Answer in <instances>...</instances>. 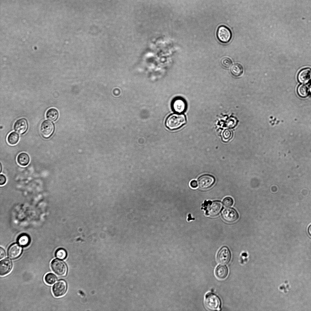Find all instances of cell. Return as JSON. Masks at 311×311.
<instances>
[{"instance_id":"cell-31","label":"cell","mask_w":311,"mask_h":311,"mask_svg":"<svg viewBox=\"0 0 311 311\" xmlns=\"http://www.w3.org/2000/svg\"><path fill=\"white\" fill-rule=\"evenodd\" d=\"M0 258L1 260L3 259L5 256V251L4 249L2 247L0 248Z\"/></svg>"},{"instance_id":"cell-9","label":"cell","mask_w":311,"mask_h":311,"mask_svg":"<svg viewBox=\"0 0 311 311\" xmlns=\"http://www.w3.org/2000/svg\"><path fill=\"white\" fill-rule=\"evenodd\" d=\"M222 216L225 220L229 223L235 221L239 217V215L237 211L231 208L224 210L222 213Z\"/></svg>"},{"instance_id":"cell-10","label":"cell","mask_w":311,"mask_h":311,"mask_svg":"<svg viewBox=\"0 0 311 311\" xmlns=\"http://www.w3.org/2000/svg\"><path fill=\"white\" fill-rule=\"evenodd\" d=\"M223 208V205L220 201H214L207 207L206 214L211 217L216 216L220 213Z\"/></svg>"},{"instance_id":"cell-22","label":"cell","mask_w":311,"mask_h":311,"mask_svg":"<svg viewBox=\"0 0 311 311\" xmlns=\"http://www.w3.org/2000/svg\"><path fill=\"white\" fill-rule=\"evenodd\" d=\"M298 92L299 95L302 97H305L307 96L309 94V87L306 84H302L298 87Z\"/></svg>"},{"instance_id":"cell-6","label":"cell","mask_w":311,"mask_h":311,"mask_svg":"<svg viewBox=\"0 0 311 311\" xmlns=\"http://www.w3.org/2000/svg\"><path fill=\"white\" fill-rule=\"evenodd\" d=\"M231 258V251L228 247L226 246L221 247L217 254V260L221 264H227L228 263Z\"/></svg>"},{"instance_id":"cell-29","label":"cell","mask_w":311,"mask_h":311,"mask_svg":"<svg viewBox=\"0 0 311 311\" xmlns=\"http://www.w3.org/2000/svg\"><path fill=\"white\" fill-rule=\"evenodd\" d=\"M6 182V178L5 176L3 174L0 175V185L1 186L5 184Z\"/></svg>"},{"instance_id":"cell-13","label":"cell","mask_w":311,"mask_h":311,"mask_svg":"<svg viewBox=\"0 0 311 311\" xmlns=\"http://www.w3.org/2000/svg\"><path fill=\"white\" fill-rule=\"evenodd\" d=\"M22 252V248L17 243L11 244L7 250V255L9 258L12 259H15L19 257Z\"/></svg>"},{"instance_id":"cell-14","label":"cell","mask_w":311,"mask_h":311,"mask_svg":"<svg viewBox=\"0 0 311 311\" xmlns=\"http://www.w3.org/2000/svg\"><path fill=\"white\" fill-rule=\"evenodd\" d=\"M12 267V263L11 261L8 258H5L0 261V275L1 276L5 275L10 272Z\"/></svg>"},{"instance_id":"cell-17","label":"cell","mask_w":311,"mask_h":311,"mask_svg":"<svg viewBox=\"0 0 311 311\" xmlns=\"http://www.w3.org/2000/svg\"><path fill=\"white\" fill-rule=\"evenodd\" d=\"M18 164L21 166H26L29 163L30 161L29 156L28 154L25 152L20 153L18 155L16 158Z\"/></svg>"},{"instance_id":"cell-16","label":"cell","mask_w":311,"mask_h":311,"mask_svg":"<svg viewBox=\"0 0 311 311\" xmlns=\"http://www.w3.org/2000/svg\"><path fill=\"white\" fill-rule=\"evenodd\" d=\"M228 270L225 265H219L217 266L215 270V274L217 277L220 279H224L227 276Z\"/></svg>"},{"instance_id":"cell-28","label":"cell","mask_w":311,"mask_h":311,"mask_svg":"<svg viewBox=\"0 0 311 311\" xmlns=\"http://www.w3.org/2000/svg\"><path fill=\"white\" fill-rule=\"evenodd\" d=\"M237 123V121L234 118H231L227 121L226 125L228 128H232L236 126Z\"/></svg>"},{"instance_id":"cell-19","label":"cell","mask_w":311,"mask_h":311,"mask_svg":"<svg viewBox=\"0 0 311 311\" xmlns=\"http://www.w3.org/2000/svg\"><path fill=\"white\" fill-rule=\"evenodd\" d=\"M17 241L18 244L20 246L26 247L29 244L30 242V238L27 234H22L18 237Z\"/></svg>"},{"instance_id":"cell-18","label":"cell","mask_w":311,"mask_h":311,"mask_svg":"<svg viewBox=\"0 0 311 311\" xmlns=\"http://www.w3.org/2000/svg\"><path fill=\"white\" fill-rule=\"evenodd\" d=\"M230 70L232 75L235 77H238L243 73V68L240 64L235 63L231 66Z\"/></svg>"},{"instance_id":"cell-23","label":"cell","mask_w":311,"mask_h":311,"mask_svg":"<svg viewBox=\"0 0 311 311\" xmlns=\"http://www.w3.org/2000/svg\"><path fill=\"white\" fill-rule=\"evenodd\" d=\"M57 278L53 274L49 273L47 274L44 277V280L48 284L51 285L53 284L56 281Z\"/></svg>"},{"instance_id":"cell-2","label":"cell","mask_w":311,"mask_h":311,"mask_svg":"<svg viewBox=\"0 0 311 311\" xmlns=\"http://www.w3.org/2000/svg\"><path fill=\"white\" fill-rule=\"evenodd\" d=\"M205 303L208 309L216 310L220 309L221 302L220 298L217 295L212 292H208L205 296Z\"/></svg>"},{"instance_id":"cell-21","label":"cell","mask_w":311,"mask_h":311,"mask_svg":"<svg viewBox=\"0 0 311 311\" xmlns=\"http://www.w3.org/2000/svg\"><path fill=\"white\" fill-rule=\"evenodd\" d=\"M19 135L15 132L10 133L7 137V142L10 145H16L19 141Z\"/></svg>"},{"instance_id":"cell-32","label":"cell","mask_w":311,"mask_h":311,"mask_svg":"<svg viewBox=\"0 0 311 311\" xmlns=\"http://www.w3.org/2000/svg\"><path fill=\"white\" fill-rule=\"evenodd\" d=\"M308 232L309 234L311 236V225L309 227L308 229Z\"/></svg>"},{"instance_id":"cell-3","label":"cell","mask_w":311,"mask_h":311,"mask_svg":"<svg viewBox=\"0 0 311 311\" xmlns=\"http://www.w3.org/2000/svg\"><path fill=\"white\" fill-rule=\"evenodd\" d=\"M51 267L53 272L60 277H63L67 273V268L66 264L59 259H55L52 261Z\"/></svg>"},{"instance_id":"cell-26","label":"cell","mask_w":311,"mask_h":311,"mask_svg":"<svg viewBox=\"0 0 311 311\" xmlns=\"http://www.w3.org/2000/svg\"><path fill=\"white\" fill-rule=\"evenodd\" d=\"M222 65L224 67L228 68L232 66V61L231 59L227 57L223 58L221 61Z\"/></svg>"},{"instance_id":"cell-27","label":"cell","mask_w":311,"mask_h":311,"mask_svg":"<svg viewBox=\"0 0 311 311\" xmlns=\"http://www.w3.org/2000/svg\"><path fill=\"white\" fill-rule=\"evenodd\" d=\"M224 206L227 207L232 206L234 203L233 199L230 197H227L224 199L223 201Z\"/></svg>"},{"instance_id":"cell-8","label":"cell","mask_w":311,"mask_h":311,"mask_svg":"<svg viewBox=\"0 0 311 311\" xmlns=\"http://www.w3.org/2000/svg\"><path fill=\"white\" fill-rule=\"evenodd\" d=\"M67 285L64 280L57 281L53 286L52 290L54 296L56 297L63 296L66 292Z\"/></svg>"},{"instance_id":"cell-33","label":"cell","mask_w":311,"mask_h":311,"mask_svg":"<svg viewBox=\"0 0 311 311\" xmlns=\"http://www.w3.org/2000/svg\"><path fill=\"white\" fill-rule=\"evenodd\" d=\"M2 164H1V163H0V173H1L2 172Z\"/></svg>"},{"instance_id":"cell-11","label":"cell","mask_w":311,"mask_h":311,"mask_svg":"<svg viewBox=\"0 0 311 311\" xmlns=\"http://www.w3.org/2000/svg\"><path fill=\"white\" fill-rule=\"evenodd\" d=\"M171 107L174 111L178 113H181L186 110V104L183 98L180 97H177L173 101Z\"/></svg>"},{"instance_id":"cell-20","label":"cell","mask_w":311,"mask_h":311,"mask_svg":"<svg viewBox=\"0 0 311 311\" xmlns=\"http://www.w3.org/2000/svg\"><path fill=\"white\" fill-rule=\"evenodd\" d=\"M46 115L47 119L54 121L57 119L59 116V113L56 109L52 108L47 110Z\"/></svg>"},{"instance_id":"cell-25","label":"cell","mask_w":311,"mask_h":311,"mask_svg":"<svg viewBox=\"0 0 311 311\" xmlns=\"http://www.w3.org/2000/svg\"><path fill=\"white\" fill-rule=\"evenodd\" d=\"M232 132L229 129H225L223 131L222 133L223 140L225 142H227L232 137Z\"/></svg>"},{"instance_id":"cell-12","label":"cell","mask_w":311,"mask_h":311,"mask_svg":"<svg viewBox=\"0 0 311 311\" xmlns=\"http://www.w3.org/2000/svg\"><path fill=\"white\" fill-rule=\"evenodd\" d=\"M28 124L27 120L22 118L17 120L13 126L14 130L20 134H25L27 131Z\"/></svg>"},{"instance_id":"cell-30","label":"cell","mask_w":311,"mask_h":311,"mask_svg":"<svg viewBox=\"0 0 311 311\" xmlns=\"http://www.w3.org/2000/svg\"><path fill=\"white\" fill-rule=\"evenodd\" d=\"M190 185L191 187L195 188L197 187L198 184L197 181L194 180H192L190 183Z\"/></svg>"},{"instance_id":"cell-7","label":"cell","mask_w":311,"mask_h":311,"mask_svg":"<svg viewBox=\"0 0 311 311\" xmlns=\"http://www.w3.org/2000/svg\"><path fill=\"white\" fill-rule=\"evenodd\" d=\"M215 182L214 176L209 174H204L200 176L198 179L199 187L202 189H206L211 187Z\"/></svg>"},{"instance_id":"cell-24","label":"cell","mask_w":311,"mask_h":311,"mask_svg":"<svg viewBox=\"0 0 311 311\" xmlns=\"http://www.w3.org/2000/svg\"><path fill=\"white\" fill-rule=\"evenodd\" d=\"M55 256L58 259H64L67 256L66 251L64 249L60 248L57 249L55 253Z\"/></svg>"},{"instance_id":"cell-4","label":"cell","mask_w":311,"mask_h":311,"mask_svg":"<svg viewBox=\"0 0 311 311\" xmlns=\"http://www.w3.org/2000/svg\"><path fill=\"white\" fill-rule=\"evenodd\" d=\"M54 130V124L49 120H45L40 125V132L42 136L45 138H50L53 134Z\"/></svg>"},{"instance_id":"cell-15","label":"cell","mask_w":311,"mask_h":311,"mask_svg":"<svg viewBox=\"0 0 311 311\" xmlns=\"http://www.w3.org/2000/svg\"><path fill=\"white\" fill-rule=\"evenodd\" d=\"M298 79L302 83L308 82L311 79V69L306 68L301 70L298 74Z\"/></svg>"},{"instance_id":"cell-5","label":"cell","mask_w":311,"mask_h":311,"mask_svg":"<svg viewBox=\"0 0 311 311\" xmlns=\"http://www.w3.org/2000/svg\"><path fill=\"white\" fill-rule=\"evenodd\" d=\"M217 36L220 42L223 43H227L231 38L232 33L229 28L222 25L218 28L217 32Z\"/></svg>"},{"instance_id":"cell-1","label":"cell","mask_w":311,"mask_h":311,"mask_svg":"<svg viewBox=\"0 0 311 311\" xmlns=\"http://www.w3.org/2000/svg\"><path fill=\"white\" fill-rule=\"evenodd\" d=\"M186 122L185 115L183 114H173L169 115L166 119L165 125L169 130H173L179 129Z\"/></svg>"}]
</instances>
